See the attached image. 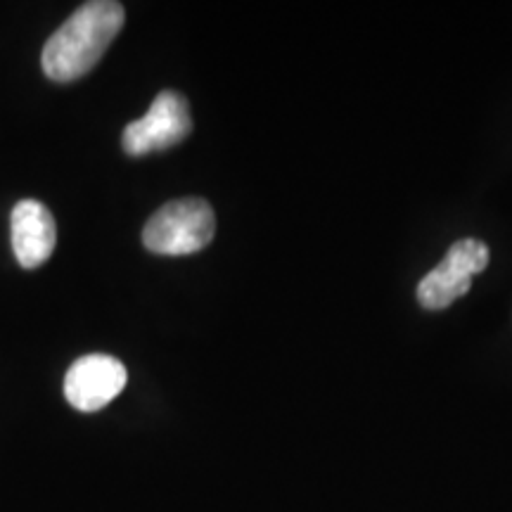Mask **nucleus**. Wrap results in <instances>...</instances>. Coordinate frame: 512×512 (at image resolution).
Wrapping results in <instances>:
<instances>
[{
    "instance_id": "5",
    "label": "nucleus",
    "mask_w": 512,
    "mask_h": 512,
    "mask_svg": "<svg viewBox=\"0 0 512 512\" xmlns=\"http://www.w3.org/2000/svg\"><path fill=\"white\" fill-rule=\"evenodd\" d=\"M128 373L119 358L107 354H88L74 361L64 377V396L76 411H102L124 392Z\"/></svg>"
},
{
    "instance_id": "3",
    "label": "nucleus",
    "mask_w": 512,
    "mask_h": 512,
    "mask_svg": "<svg viewBox=\"0 0 512 512\" xmlns=\"http://www.w3.org/2000/svg\"><path fill=\"white\" fill-rule=\"evenodd\" d=\"M489 266V247L482 240L465 238L448 249L446 259L422 278L418 302L430 311H441L470 290L472 278Z\"/></svg>"
},
{
    "instance_id": "1",
    "label": "nucleus",
    "mask_w": 512,
    "mask_h": 512,
    "mask_svg": "<svg viewBox=\"0 0 512 512\" xmlns=\"http://www.w3.org/2000/svg\"><path fill=\"white\" fill-rule=\"evenodd\" d=\"M124 19V5L112 0L81 5L43 48L41 67L48 79L69 83L91 72L124 27Z\"/></svg>"
},
{
    "instance_id": "6",
    "label": "nucleus",
    "mask_w": 512,
    "mask_h": 512,
    "mask_svg": "<svg viewBox=\"0 0 512 512\" xmlns=\"http://www.w3.org/2000/svg\"><path fill=\"white\" fill-rule=\"evenodd\" d=\"M12 249L22 268H38L53 256L57 226L43 202L22 200L12 209Z\"/></svg>"
},
{
    "instance_id": "4",
    "label": "nucleus",
    "mask_w": 512,
    "mask_h": 512,
    "mask_svg": "<svg viewBox=\"0 0 512 512\" xmlns=\"http://www.w3.org/2000/svg\"><path fill=\"white\" fill-rule=\"evenodd\" d=\"M192 119L188 100L176 91H162L152 100L143 119L131 121L124 128V150L131 157H143L150 152L174 147L190 136Z\"/></svg>"
},
{
    "instance_id": "2",
    "label": "nucleus",
    "mask_w": 512,
    "mask_h": 512,
    "mask_svg": "<svg viewBox=\"0 0 512 512\" xmlns=\"http://www.w3.org/2000/svg\"><path fill=\"white\" fill-rule=\"evenodd\" d=\"M216 216L209 202L185 197L164 204L145 223L143 242L150 252L162 256H185L200 252L214 240Z\"/></svg>"
}]
</instances>
